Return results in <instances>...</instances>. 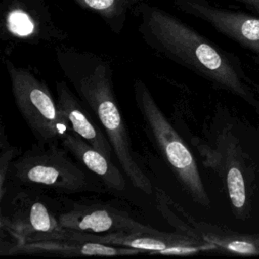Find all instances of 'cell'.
I'll use <instances>...</instances> for the list:
<instances>
[{"mask_svg": "<svg viewBox=\"0 0 259 259\" xmlns=\"http://www.w3.org/2000/svg\"><path fill=\"white\" fill-rule=\"evenodd\" d=\"M58 63L76 94L102 126L131 183L142 192L152 194L153 185L139 165L116 101L110 65L98 57L73 52L60 53Z\"/></svg>", "mask_w": 259, "mask_h": 259, "instance_id": "1", "label": "cell"}, {"mask_svg": "<svg viewBox=\"0 0 259 259\" xmlns=\"http://www.w3.org/2000/svg\"><path fill=\"white\" fill-rule=\"evenodd\" d=\"M157 47L171 60L246 102L259 114V85L246 73L240 60L194 33L160 31Z\"/></svg>", "mask_w": 259, "mask_h": 259, "instance_id": "2", "label": "cell"}, {"mask_svg": "<svg viewBox=\"0 0 259 259\" xmlns=\"http://www.w3.org/2000/svg\"><path fill=\"white\" fill-rule=\"evenodd\" d=\"M134 98L148 137L153 142L183 190L195 203L209 206L210 198L193 153L173 127L148 86L140 79L133 83Z\"/></svg>", "mask_w": 259, "mask_h": 259, "instance_id": "3", "label": "cell"}, {"mask_svg": "<svg viewBox=\"0 0 259 259\" xmlns=\"http://www.w3.org/2000/svg\"><path fill=\"white\" fill-rule=\"evenodd\" d=\"M62 146V145H61ZM9 178L21 187L60 194L100 192L101 186L69 157L59 144H39L14 160Z\"/></svg>", "mask_w": 259, "mask_h": 259, "instance_id": "4", "label": "cell"}, {"mask_svg": "<svg viewBox=\"0 0 259 259\" xmlns=\"http://www.w3.org/2000/svg\"><path fill=\"white\" fill-rule=\"evenodd\" d=\"M191 143L202 158L203 164L224 182L236 219L247 221L252 209L254 175L234 130L229 125L222 126L209 141L193 137Z\"/></svg>", "mask_w": 259, "mask_h": 259, "instance_id": "5", "label": "cell"}, {"mask_svg": "<svg viewBox=\"0 0 259 259\" xmlns=\"http://www.w3.org/2000/svg\"><path fill=\"white\" fill-rule=\"evenodd\" d=\"M17 109L39 144H59L71 130L46 82L29 69L5 61Z\"/></svg>", "mask_w": 259, "mask_h": 259, "instance_id": "6", "label": "cell"}, {"mask_svg": "<svg viewBox=\"0 0 259 259\" xmlns=\"http://www.w3.org/2000/svg\"><path fill=\"white\" fill-rule=\"evenodd\" d=\"M1 201L0 227L11 239L1 244V254L25 241L58 238L64 235L58 213L38 190L24 187L19 191L6 192Z\"/></svg>", "mask_w": 259, "mask_h": 259, "instance_id": "7", "label": "cell"}, {"mask_svg": "<svg viewBox=\"0 0 259 259\" xmlns=\"http://www.w3.org/2000/svg\"><path fill=\"white\" fill-rule=\"evenodd\" d=\"M155 197L159 211L175 231L212 245L215 251L241 256L259 255V233H241L197 221L162 189L156 188Z\"/></svg>", "mask_w": 259, "mask_h": 259, "instance_id": "8", "label": "cell"}, {"mask_svg": "<svg viewBox=\"0 0 259 259\" xmlns=\"http://www.w3.org/2000/svg\"><path fill=\"white\" fill-rule=\"evenodd\" d=\"M67 234L79 240L128 247L150 254L186 256L205 251H215L212 245L178 231L168 233L155 229L150 232H117L97 235L67 230Z\"/></svg>", "mask_w": 259, "mask_h": 259, "instance_id": "9", "label": "cell"}, {"mask_svg": "<svg viewBox=\"0 0 259 259\" xmlns=\"http://www.w3.org/2000/svg\"><path fill=\"white\" fill-rule=\"evenodd\" d=\"M60 225L70 231L89 234L150 232V226L136 221L130 212L111 204L74 201L58 213Z\"/></svg>", "mask_w": 259, "mask_h": 259, "instance_id": "10", "label": "cell"}, {"mask_svg": "<svg viewBox=\"0 0 259 259\" xmlns=\"http://www.w3.org/2000/svg\"><path fill=\"white\" fill-rule=\"evenodd\" d=\"M141 251L121 246H112L91 241H84L73 238L65 231L64 235L58 238L25 241L6 251L5 254H29V255H51L59 257L78 256H132L138 255Z\"/></svg>", "mask_w": 259, "mask_h": 259, "instance_id": "11", "label": "cell"}, {"mask_svg": "<svg viewBox=\"0 0 259 259\" xmlns=\"http://www.w3.org/2000/svg\"><path fill=\"white\" fill-rule=\"evenodd\" d=\"M58 107L71 130L88 142L108 160L112 161L113 148L99 122L66 82L56 83Z\"/></svg>", "mask_w": 259, "mask_h": 259, "instance_id": "12", "label": "cell"}, {"mask_svg": "<svg viewBox=\"0 0 259 259\" xmlns=\"http://www.w3.org/2000/svg\"><path fill=\"white\" fill-rule=\"evenodd\" d=\"M60 144L89 172L94 174L102 182L103 186L115 191L124 190L125 179L122 174L123 171H120L112 161L94 149L79 135L70 130L63 136Z\"/></svg>", "mask_w": 259, "mask_h": 259, "instance_id": "13", "label": "cell"}, {"mask_svg": "<svg viewBox=\"0 0 259 259\" xmlns=\"http://www.w3.org/2000/svg\"><path fill=\"white\" fill-rule=\"evenodd\" d=\"M214 25L259 59V17L252 13L217 11L211 13Z\"/></svg>", "mask_w": 259, "mask_h": 259, "instance_id": "14", "label": "cell"}, {"mask_svg": "<svg viewBox=\"0 0 259 259\" xmlns=\"http://www.w3.org/2000/svg\"><path fill=\"white\" fill-rule=\"evenodd\" d=\"M18 149L11 145L5 133L3 123L0 128V198H2L7 190L9 173L11 166L17 156Z\"/></svg>", "mask_w": 259, "mask_h": 259, "instance_id": "15", "label": "cell"}, {"mask_svg": "<svg viewBox=\"0 0 259 259\" xmlns=\"http://www.w3.org/2000/svg\"><path fill=\"white\" fill-rule=\"evenodd\" d=\"M8 29L17 36H28L34 30V25L29 18V16L21 11H13L9 14L8 20Z\"/></svg>", "mask_w": 259, "mask_h": 259, "instance_id": "16", "label": "cell"}, {"mask_svg": "<svg viewBox=\"0 0 259 259\" xmlns=\"http://www.w3.org/2000/svg\"><path fill=\"white\" fill-rule=\"evenodd\" d=\"M84 1L90 7L100 10V9H105L109 7L114 0H84Z\"/></svg>", "mask_w": 259, "mask_h": 259, "instance_id": "17", "label": "cell"}, {"mask_svg": "<svg viewBox=\"0 0 259 259\" xmlns=\"http://www.w3.org/2000/svg\"><path fill=\"white\" fill-rule=\"evenodd\" d=\"M242 4H244L252 14L259 17V0H236Z\"/></svg>", "mask_w": 259, "mask_h": 259, "instance_id": "18", "label": "cell"}]
</instances>
